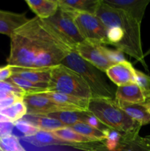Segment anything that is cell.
<instances>
[{"label": "cell", "mask_w": 150, "mask_h": 151, "mask_svg": "<svg viewBox=\"0 0 150 151\" xmlns=\"http://www.w3.org/2000/svg\"><path fill=\"white\" fill-rule=\"evenodd\" d=\"M10 38V50L7 61L13 67L32 68L37 55L52 45L70 47L51 24L37 16L29 19Z\"/></svg>", "instance_id": "obj_1"}, {"label": "cell", "mask_w": 150, "mask_h": 151, "mask_svg": "<svg viewBox=\"0 0 150 151\" xmlns=\"http://www.w3.org/2000/svg\"><path fill=\"white\" fill-rule=\"evenodd\" d=\"M96 16L107 28L110 45L135 58L149 72L141 43V24L125 12L106 4L102 0Z\"/></svg>", "instance_id": "obj_2"}, {"label": "cell", "mask_w": 150, "mask_h": 151, "mask_svg": "<svg viewBox=\"0 0 150 151\" xmlns=\"http://www.w3.org/2000/svg\"><path fill=\"white\" fill-rule=\"evenodd\" d=\"M88 111L106 128L121 133L140 131L142 127L121 109L115 99L92 98L88 102Z\"/></svg>", "instance_id": "obj_3"}, {"label": "cell", "mask_w": 150, "mask_h": 151, "mask_svg": "<svg viewBox=\"0 0 150 151\" xmlns=\"http://www.w3.org/2000/svg\"><path fill=\"white\" fill-rule=\"evenodd\" d=\"M60 64L79 74L86 82L94 98L115 99L113 88L101 74V71L80 57L74 50L67 55Z\"/></svg>", "instance_id": "obj_4"}, {"label": "cell", "mask_w": 150, "mask_h": 151, "mask_svg": "<svg viewBox=\"0 0 150 151\" xmlns=\"http://www.w3.org/2000/svg\"><path fill=\"white\" fill-rule=\"evenodd\" d=\"M47 91H56L88 100L94 98L89 86L83 78L62 64L52 68Z\"/></svg>", "instance_id": "obj_5"}, {"label": "cell", "mask_w": 150, "mask_h": 151, "mask_svg": "<svg viewBox=\"0 0 150 151\" xmlns=\"http://www.w3.org/2000/svg\"><path fill=\"white\" fill-rule=\"evenodd\" d=\"M65 11L71 13L74 16L78 28L85 41L101 45L110 44L107 38V28L96 15L88 13Z\"/></svg>", "instance_id": "obj_6"}, {"label": "cell", "mask_w": 150, "mask_h": 151, "mask_svg": "<svg viewBox=\"0 0 150 151\" xmlns=\"http://www.w3.org/2000/svg\"><path fill=\"white\" fill-rule=\"evenodd\" d=\"M46 21L54 27L63 39L74 50L78 44L85 41L71 13L59 8L54 16Z\"/></svg>", "instance_id": "obj_7"}, {"label": "cell", "mask_w": 150, "mask_h": 151, "mask_svg": "<svg viewBox=\"0 0 150 151\" xmlns=\"http://www.w3.org/2000/svg\"><path fill=\"white\" fill-rule=\"evenodd\" d=\"M22 100L26 107V115L45 116L54 112L73 110L54 103L42 93L26 94Z\"/></svg>", "instance_id": "obj_8"}, {"label": "cell", "mask_w": 150, "mask_h": 151, "mask_svg": "<svg viewBox=\"0 0 150 151\" xmlns=\"http://www.w3.org/2000/svg\"><path fill=\"white\" fill-rule=\"evenodd\" d=\"M100 45L101 44L85 41L78 44L74 48V51L82 58L95 66L99 70L106 72L110 66L114 64L111 63L101 52L99 47Z\"/></svg>", "instance_id": "obj_9"}, {"label": "cell", "mask_w": 150, "mask_h": 151, "mask_svg": "<svg viewBox=\"0 0 150 151\" xmlns=\"http://www.w3.org/2000/svg\"><path fill=\"white\" fill-rule=\"evenodd\" d=\"M72 50L73 49L65 44L51 46L37 55L32 68L53 67L60 65Z\"/></svg>", "instance_id": "obj_10"}, {"label": "cell", "mask_w": 150, "mask_h": 151, "mask_svg": "<svg viewBox=\"0 0 150 151\" xmlns=\"http://www.w3.org/2000/svg\"><path fill=\"white\" fill-rule=\"evenodd\" d=\"M107 5L125 12L141 24L150 0H102Z\"/></svg>", "instance_id": "obj_11"}, {"label": "cell", "mask_w": 150, "mask_h": 151, "mask_svg": "<svg viewBox=\"0 0 150 151\" xmlns=\"http://www.w3.org/2000/svg\"><path fill=\"white\" fill-rule=\"evenodd\" d=\"M135 71L132 63L126 60L110 66L106 74L110 81L119 87L135 83Z\"/></svg>", "instance_id": "obj_12"}, {"label": "cell", "mask_w": 150, "mask_h": 151, "mask_svg": "<svg viewBox=\"0 0 150 151\" xmlns=\"http://www.w3.org/2000/svg\"><path fill=\"white\" fill-rule=\"evenodd\" d=\"M29 20L26 13H18L0 10V33L10 37Z\"/></svg>", "instance_id": "obj_13"}, {"label": "cell", "mask_w": 150, "mask_h": 151, "mask_svg": "<svg viewBox=\"0 0 150 151\" xmlns=\"http://www.w3.org/2000/svg\"><path fill=\"white\" fill-rule=\"evenodd\" d=\"M115 100L133 104L145 103L147 102L145 93L136 83L118 87L115 93Z\"/></svg>", "instance_id": "obj_14"}, {"label": "cell", "mask_w": 150, "mask_h": 151, "mask_svg": "<svg viewBox=\"0 0 150 151\" xmlns=\"http://www.w3.org/2000/svg\"><path fill=\"white\" fill-rule=\"evenodd\" d=\"M54 67V66H53ZM53 67L20 68L13 67V75H16L35 83H49Z\"/></svg>", "instance_id": "obj_15"}, {"label": "cell", "mask_w": 150, "mask_h": 151, "mask_svg": "<svg viewBox=\"0 0 150 151\" xmlns=\"http://www.w3.org/2000/svg\"><path fill=\"white\" fill-rule=\"evenodd\" d=\"M59 8L75 13L96 15L101 0H57Z\"/></svg>", "instance_id": "obj_16"}, {"label": "cell", "mask_w": 150, "mask_h": 151, "mask_svg": "<svg viewBox=\"0 0 150 151\" xmlns=\"http://www.w3.org/2000/svg\"><path fill=\"white\" fill-rule=\"evenodd\" d=\"M54 103L61 106L76 111H88V100L80 99L68 94L56 92V91H44L41 92Z\"/></svg>", "instance_id": "obj_17"}, {"label": "cell", "mask_w": 150, "mask_h": 151, "mask_svg": "<svg viewBox=\"0 0 150 151\" xmlns=\"http://www.w3.org/2000/svg\"><path fill=\"white\" fill-rule=\"evenodd\" d=\"M21 139L32 145L39 147L52 145L69 146V147L71 146V143H68L60 139L58 137H56L52 132L41 131V130L30 137H22Z\"/></svg>", "instance_id": "obj_18"}, {"label": "cell", "mask_w": 150, "mask_h": 151, "mask_svg": "<svg viewBox=\"0 0 150 151\" xmlns=\"http://www.w3.org/2000/svg\"><path fill=\"white\" fill-rule=\"evenodd\" d=\"M29 8L35 13L37 17L46 20L55 15L59 9L57 0H26Z\"/></svg>", "instance_id": "obj_19"}, {"label": "cell", "mask_w": 150, "mask_h": 151, "mask_svg": "<svg viewBox=\"0 0 150 151\" xmlns=\"http://www.w3.org/2000/svg\"><path fill=\"white\" fill-rule=\"evenodd\" d=\"M118 105L122 110L134 121L138 122L141 126L150 124V114L147 111L144 103L133 104V103H124L117 101Z\"/></svg>", "instance_id": "obj_20"}, {"label": "cell", "mask_w": 150, "mask_h": 151, "mask_svg": "<svg viewBox=\"0 0 150 151\" xmlns=\"http://www.w3.org/2000/svg\"><path fill=\"white\" fill-rule=\"evenodd\" d=\"M21 119L29 122L41 131L53 132L56 130L67 127L62 123L58 119L49 117L47 116H40V115H25Z\"/></svg>", "instance_id": "obj_21"}, {"label": "cell", "mask_w": 150, "mask_h": 151, "mask_svg": "<svg viewBox=\"0 0 150 151\" xmlns=\"http://www.w3.org/2000/svg\"><path fill=\"white\" fill-rule=\"evenodd\" d=\"M88 113V111H62L49 114L45 116L58 119L66 126L70 127L79 122H85Z\"/></svg>", "instance_id": "obj_22"}, {"label": "cell", "mask_w": 150, "mask_h": 151, "mask_svg": "<svg viewBox=\"0 0 150 151\" xmlns=\"http://www.w3.org/2000/svg\"><path fill=\"white\" fill-rule=\"evenodd\" d=\"M69 128L79 133L85 138L88 139L91 142H100L105 139L106 138V134L104 132L105 129H98L84 122H79L71 125Z\"/></svg>", "instance_id": "obj_23"}, {"label": "cell", "mask_w": 150, "mask_h": 151, "mask_svg": "<svg viewBox=\"0 0 150 151\" xmlns=\"http://www.w3.org/2000/svg\"><path fill=\"white\" fill-rule=\"evenodd\" d=\"M7 81L18 86L19 88L23 89L26 94L41 93L49 91V83H35L16 75H12L10 79Z\"/></svg>", "instance_id": "obj_24"}, {"label": "cell", "mask_w": 150, "mask_h": 151, "mask_svg": "<svg viewBox=\"0 0 150 151\" xmlns=\"http://www.w3.org/2000/svg\"><path fill=\"white\" fill-rule=\"evenodd\" d=\"M0 113L7 118L11 122H16L26 115V107L22 99L17 100L13 104L0 111Z\"/></svg>", "instance_id": "obj_25"}, {"label": "cell", "mask_w": 150, "mask_h": 151, "mask_svg": "<svg viewBox=\"0 0 150 151\" xmlns=\"http://www.w3.org/2000/svg\"><path fill=\"white\" fill-rule=\"evenodd\" d=\"M53 134L60 139L71 144H82V143L91 142L88 139L76 132L69 127L60 128L53 131Z\"/></svg>", "instance_id": "obj_26"}, {"label": "cell", "mask_w": 150, "mask_h": 151, "mask_svg": "<svg viewBox=\"0 0 150 151\" xmlns=\"http://www.w3.org/2000/svg\"><path fill=\"white\" fill-rule=\"evenodd\" d=\"M0 150L2 151H26L19 138L13 135L0 137Z\"/></svg>", "instance_id": "obj_27"}, {"label": "cell", "mask_w": 150, "mask_h": 151, "mask_svg": "<svg viewBox=\"0 0 150 151\" xmlns=\"http://www.w3.org/2000/svg\"><path fill=\"white\" fill-rule=\"evenodd\" d=\"M135 83L145 93L147 102L150 101V76L139 70L135 71Z\"/></svg>", "instance_id": "obj_28"}, {"label": "cell", "mask_w": 150, "mask_h": 151, "mask_svg": "<svg viewBox=\"0 0 150 151\" xmlns=\"http://www.w3.org/2000/svg\"><path fill=\"white\" fill-rule=\"evenodd\" d=\"M14 128H16L18 131L21 133V138L25 137H30L39 131L35 126L23 119H20V120L14 122Z\"/></svg>", "instance_id": "obj_29"}, {"label": "cell", "mask_w": 150, "mask_h": 151, "mask_svg": "<svg viewBox=\"0 0 150 151\" xmlns=\"http://www.w3.org/2000/svg\"><path fill=\"white\" fill-rule=\"evenodd\" d=\"M99 47L101 49V52L107 57V58L111 63H113V64L121 63V62L126 60L124 55V53L122 52H121L120 50H110V49H108L107 47H106L104 45H100Z\"/></svg>", "instance_id": "obj_30"}, {"label": "cell", "mask_w": 150, "mask_h": 151, "mask_svg": "<svg viewBox=\"0 0 150 151\" xmlns=\"http://www.w3.org/2000/svg\"><path fill=\"white\" fill-rule=\"evenodd\" d=\"M0 91L10 93L21 99H23L26 94V92L23 89L9 81L0 82Z\"/></svg>", "instance_id": "obj_31"}, {"label": "cell", "mask_w": 150, "mask_h": 151, "mask_svg": "<svg viewBox=\"0 0 150 151\" xmlns=\"http://www.w3.org/2000/svg\"><path fill=\"white\" fill-rule=\"evenodd\" d=\"M84 123L88 124V125H91V126L94 127V128H98V129H101V130L105 129L104 128H102V126H104V125H103L101 123V122H100V121L99 120V119H97L94 115H93L92 114L90 113L89 111H88V114H87L86 118H85V122H84Z\"/></svg>", "instance_id": "obj_32"}, {"label": "cell", "mask_w": 150, "mask_h": 151, "mask_svg": "<svg viewBox=\"0 0 150 151\" xmlns=\"http://www.w3.org/2000/svg\"><path fill=\"white\" fill-rule=\"evenodd\" d=\"M13 75V66L7 64V66L0 67V82L6 81Z\"/></svg>", "instance_id": "obj_33"}, {"label": "cell", "mask_w": 150, "mask_h": 151, "mask_svg": "<svg viewBox=\"0 0 150 151\" xmlns=\"http://www.w3.org/2000/svg\"><path fill=\"white\" fill-rule=\"evenodd\" d=\"M10 97H16V96L13 95V94H10V93H7V92H4V91H0V100H5V99L10 98Z\"/></svg>", "instance_id": "obj_34"}, {"label": "cell", "mask_w": 150, "mask_h": 151, "mask_svg": "<svg viewBox=\"0 0 150 151\" xmlns=\"http://www.w3.org/2000/svg\"><path fill=\"white\" fill-rule=\"evenodd\" d=\"M10 122V120H9L6 116H4V115H2L1 113H0V122Z\"/></svg>", "instance_id": "obj_35"}, {"label": "cell", "mask_w": 150, "mask_h": 151, "mask_svg": "<svg viewBox=\"0 0 150 151\" xmlns=\"http://www.w3.org/2000/svg\"><path fill=\"white\" fill-rule=\"evenodd\" d=\"M144 104H145L146 107V109H147V111H148L149 114H150V101L146 102V103H145Z\"/></svg>", "instance_id": "obj_36"}, {"label": "cell", "mask_w": 150, "mask_h": 151, "mask_svg": "<svg viewBox=\"0 0 150 151\" xmlns=\"http://www.w3.org/2000/svg\"><path fill=\"white\" fill-rule=\"evenodd\" d=\"M144 139H145L146 141L147 142H148L149 144L150 145V135L149 136H146V137H144Z\"/></svg>", "instance_id": "obj_37"}, {"label": "cell", "mask_w": 150, "mask_h": 151, "mask_svg": "<svg viewBox=\"0 0 150 151\" xmlns=\"http://www.w3.org/2000/svg\"><path fill=\"white\" fill-rule=\"evenodd\" d=\"M3 124H4V122H0V133L1 132V130L3 128Z\"/></svg>", "instance_id": "obj_38"}, {"label": "cell", "mask_w": 150, "mask_h": 151, "mask_svg": "<svg viewBox=\"0 0 150 151\" xmlns=\"http://www.w3.org/2000/svg\"><path fill=\"white\" fill-rule=\"evenodd\" d=\"M149 54H150V50H149V51H148V52H147V53H146V55H149Z\"/></svg>", "instance_id": "obj_39"}, {"label": "cell", "mask_w": 150, "mask_h": 151, "mask_svg": "<svg viewBox=\"0 0 150 151\" xmlns=\"http://www.w3.org/2000/svg\"><path fill=\"white\" fill-rule=\"evenodd\" d=\"M0 151H2V150H0Z\"/></svg>", "instance_id": "obj_40"}]
</instances>
